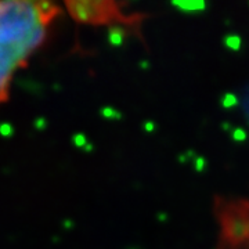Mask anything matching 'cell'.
I'll list each match as a JSON object with an SVG mask.
<instances>
[{
    "mask_svg": "<svg viewBox=\"0 0 249 249\" xmlns=\"http://www.w3.org/2000/svg\"><path fill=\"white\" fill-rule=\"evenodd\" d=\"M58 9L47 1H0V103L11 80L43 43Z\"/></svg>",
    "mask_w": 249,
    "mask_h": 249,
    "instance_id": "6da1fadb",
    "label": "cell"
},
{
    "mask_svg": "<svg viewBox=\"0 0 249 249\" xmlns=\"http://www.w3.org/2000/svg\"><path fill=\"white\" fill-rule=\"evenodd\" d=\"M68 9L78 21L88 24H103L112 21L121 14V10L115 3L108 1H76L68 3Z\"/></svg>",
    "mask_w": 249,
    "mask_h": 249,
    "instance_id": "7a4b0ae2",
    "label": "cell"
},
{
    "mask_svg": "<svg viewBox=\"0 0 249 249\" xmlns=\"http://www.w3.org/2000/svg\"><path fill=\"white\" fill-rule=\"evenodd\" d=\"M245 104H247V109H248V112H249V93H248V96H247V100H245Z\"/></svg>",
    "mask_w": 249,
    "mask_h": 249,
    "instance_id": "3957f363",
    "label": "cell"
}]
</instances>
